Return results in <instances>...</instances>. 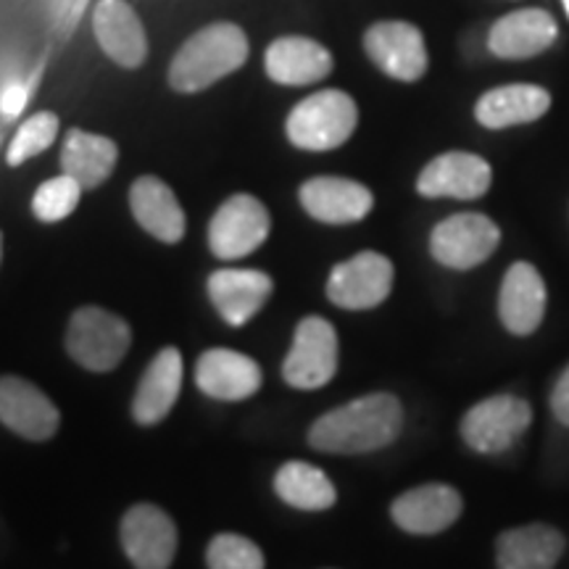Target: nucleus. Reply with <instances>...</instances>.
<instances>
[{"label":"nucleus","mask_w":569,"mask_h":569,"mask_svg":"<svg viewBox=\"0 0 569 569\" xmlns=\"http://www.w3.org/2000/svg\"><path fill=\"white\" fill-rule=\"evenodd\" d=\"M272 296V277L259 269H219L209 277V298L224 322L240 327Z\"/></svg>","instance_id":"nucleus-21"},{"label":"nucleus","mask_w":569,"mask_h":569,"mask_svg":"<svg viewBox=\"0 0 569 569\" xmlns=\"http://www.w3.org/2000/svg\"><path fill=\"white\" fill-rule=\"evenodd\" d=\"M0 422L27 440H48L59 430L61 415L38 386L21 377H0Z\"/></svg>","instance_id":"nucleus-14"},{"label":"nucleus","mask_w":569,"mask_h":569,"mask_svg":"<svg viewBox=\"0 0 569 569\" xmlns=\"http://www.w3.org/2000/svg\"><path fill=\"white\" fill-rule=\"evenodd\" d=\"M359 124L356 101L343 90H319L290 111L284 132L301 151H336Z\"/></svg>","instance_id":"nucleus-3"},{"label":"nucleus","mask_w":569,"mask_h":569,"mask_svg":"<svg viewBox=\"0 0 569 569\" xmlns=\"http://www.w3.org/2000/svg\"><path fill=\"white\" fill-rule=\"evenodd\" d=\"M365 51L398 82H417L427 71L425 38L409 21H377L365 34Z\"/></svg>","instance_id":"nucleus-10"},{"label":"nucleus","mask_w":569,"mask_h":569,"mask_svg":"<svg viewBox=\"0 0 569 569\" xmlns=\"http://www.w3.org/2000/svg\"><path fill=\"white\" fill-rule=\"evenodd\" d=\"M56 134H59V117L51 111L34 113V117H30L19 127L17 138L11 140L9 153H6V161H9L11 167H21L27 159L42 153L46 148H51Z\"/></svg>","instance_id":"nucleus-29"},{"label":"nucleus","mask_w":569,"mask_h":569,"mask_svg":"<svg viewBox=\"0 0 569 569\" xmlns=\"http://www.w3.org/2000/svg\"><path fill=\"white\" fill-rule=\"evenodd\" d=\"M206 565L209 569H264V553L253 540L222 532L209 543Z\"/></svg>","instance_id":"nucleus-30"},{"label":"nucleus","mask_w":569,"mask_h":569,"mask_svg":"<svg viewBox=\"0 0 569 569\" xmlns=\"http://www.w3.org/2000/svg\"><path fill=\"white\" fill-rule=\"evenodd\" d=\"M501 243V230L486 213H453L430 234V251L448 269H472L490 259Z\"/></svg>","instance_id":"nucleus-8"},{"label":"nucleus","mask_w":569,"mask_h":569,"mask_svg":"<svg viewBox=\"0 0 569 569\" xmlns=\"http://www.w3.org/2000/svg\"><path fill=\"white\" fill-rule=\"evenodd\" d=\"M82 184L74 177L61 174L42 182L32 198V211L40 222H61L80 206Z\"/></svg>","instance_id":"nucleus-28"},{"label":"nucleus","mask_w":569,"mask_h":569,"mask_svg":"<svg viewBox=\"0 0 569 569\" xmlns=\"http://www.w3.org/2000/svg\"><path fill=\"white\" fill-rule=\"evenodd\" d=\"M117 159V142L84 130H71L61 148L63 174L74 177L82 184V190H92L109 180Z\"/></svg>","instance_id":"nucleus-26"},{"label":"nucleus","mask_w":569,"mask_h":569,"mask_svg":"<svg viewBox=\"0 0 569 569\" xmlns=\"http://www.w3.org/2000/svg\"><path fill=\"white\" fill-rule=\"evenodd\" d=\"M132 332L122 317L98 306L74 311L67 332L69 356L90 372H111L130 351Z\"/></svg>","instance_id":"nucleus-4"},{"label":"nucleus","mask_w":569,"mask_h":569,"mask_svg":"<svg viewBox=\"0 0 569 569\" xmlns=\"http://www.w3.org/2000/svg\"><path fill=\"white\" fill-rule=\"evenodd\" d=\"M92 32L98 46L113 63L124 69H138L148 59L146 27L130 3L124 0H98L92 13Z\"/></svg>","instance_id":"nucleus-15"},{"label":"nucleus","mask_w":569,"mask_h":569,"mask_svg":"<svg viewBox=\"0 0 569 569\" xmlns=\"http://www.w3.org/2000/svg\"><path fill=\"white\" fill-rule=\"evenodd\" d=\"M27 106V88L24 84H9V88L3 90V96H0V111H3V117H19L21 109Z\"/></svg>","instance_id":"nucleus-32"},{"label":"nucleus","mask_w":569,"mask_h":569,"mask_svg":"<svg viewBox=\"0 0 569 569\" xmlns=\"http://www.w3.org/2000/svg\"><path fill=\"white\" fill-rule=\"evenodd\" d=\"M182 388V356L177 348H163L156 353L151 367L142 375L132 401V417L151 427L172 411Z\"/></svg>","instance_id":"nucleus-24"},{"label":"nucleus","mask_w":569,"mask_h":569,"mask_svg":"<svg viewBox=\"0 0 569 569\" xmlns=\"http://www.w3.org/2000/svg\"><path fill=\"white\" fill-rule=\"evenodd\" d=\"M130 209L134 222L161 243H177L184 234V211L177 196L159 177H140L130 188Z\"/></svg>","instance_id":"nucleus-22"},{"label":"nucleus","mask_w":569,"mask_h":569,"mask_svg":"<svg viewBox=\"0 0 569 569\" xmlns=\"http://www.w3.org/2000/svg\"><path fill=\"white\" fill-rule=\"evenodd\" d=\"M393 288V264L382 253L365 251L332 269L327 296L340 309L365 311L380 306Z\"/></svg>","instance_id":"nucleus-9"},{"label":"nucleus","mask_w":569,"mask_h":569,"mask_svg":"<svg viewBox=\"0 0 569 569\" xmlns=\"http://www.w3.org/2000/svg\"><path fill=\"white\" fill-rule=\"evenodd\" d=\"M338 372V332L322 317H306L298 325L293 348L282 365V377L298 390L327 386Z\"/></svg>","instance_id":"nucleus-6"},{"label":"nucleus","mask_w":569,"mask_h":569,"mask_svg":"<svg viewBox=\"0 0 569 569\" xmlns=\"http://www.w3.org/2000/svg\"><path fill=\"white\" fill-rule=\"evenodd\" d=\"M546 315V282L528 261H517L503 274L498 293V317L511 336H530Z\"/></svg>","instance_id":"nucleus-17"},{"label":"nucleus","mask_w":569,"mask_h":569,"mask_svg":"<svg viewBox=\"0 0 569 569\" xmlns=\"http://www.w3.org/2000/svg\"><path fill=\"white\" fill-rule=\"evenodd\" d=\"M532 422V407L511 393L490 396L475 403L461 419V438L478 453H501L525 436Z\"/></svg>","instance_id":"nucleus-5"},{"label":"nucleus","mask_w":569,"mask_h":569,"mask_svg":"<svg viewBox=\"0 0 569 569\" xmlns=\"http://www.w3.org/2000/svg\"><path fill=\"white\" fill-rule=\"evenodd\" d=\"M0 256H3V234H0Z\"/></svg>","instance_id":"nucleus-34"},{"label":"nucleus","mask_w":569,"mask_h":569,"mask_svg":"<svg viewBox=\"0 0 569 569\" xmlns=\"http://www.w3.org/2000/svg\"><path fill=\"white\" fill-rule=\"evenodd\" d=\"M332 67H336V61H332V53L327 51L322 42L298 38V34L277 38L264 56L269 80L288 84V88H303V84L325 80Z\"/></svg>","instance_id":"nucleus-19"},{"label":"nucleus","mask_w":569,"mask_h":569,"mask_svg":"<svg viewBox=\"0 0 569 569\" xmlns=\"http://www.w3.org/2000/svg\"><path fill=\"white\" fill-rule=\"evenodd\" d=\"M551 109L549 90L540 84H503L488 90L475 106V117L488 130L528 124Z\"/></svg>","instance_id":"nucleus-25"},{"label":"nucleus","mask_w":569,"mask_h":569,"mask_svg":"<svg viewBox=\"0 0 569 569\" xmlns=\"http://www.w3.org/2000/svg\"><path fill=\"white\" fill-rule=\"evenodd\" d=\"M122 546L134 569H169L177 553L172 517L153 503H138L122 519Z\"/></svg>","instance_id":"nucleus-11"},{"label":"nucleus","mask_w":569,"mask_h":569,"mask_svg":"<svg viewBox=\"0 0 569 569\" xmlns=\"http://www.w3.org/2000/svg\"><path fill=\"white\" fill-rule=\"evenodd\" d=\"M567 540L551 525H522L501 532L496 540L498 569H553Z\"/></svg>","instance_id":"nucleus-23"},{"label":"nucleus","mask_w":569,"mask_h":569,"mask_svg":"<svg viewBox=\"0 0 569 569\" xmlns=\"http://www.w3.org/2000/svg\"><path fill=\"white\" fill-rule=\"evenodd\" d=\"M561 6H565V11H567V17H569V0H561Z\"/></svg>","instance_id":"nucleus-33"},{"label":"nucleus","mask_w":569,"mask_h":569,"mask_svg":"<svg viewBox=\"0 0 569 569\" xmlns=\"http://www.w3.org/2000/svg\"><path fill=\"white\" fill-rule=\"evenodd\" d=\"M551 411L561 425L569 427V367L559 375L557 386L551 390Z\"/></svg>","instance_id":"nucleus-31"},{"label":"nucleus","mask_w":569,"mask_h":569,"mask_svg":"<svg viewBox=\"0 0 569 569\" xmlns=\"http://www.w3.org/2000/svg\"><path fill=\"white\" fill-rule=\"evenodd\" d=\"M401 401L390 393H369L327 411L311 425L309 443L325 453H369L393 443L401 432Z\"/></svg>","instance_id":"nucleus-1"},{"label":"nucleus","mask_w":569,"mask_h":569,"mask_svg":"<svg viewBox=\"0 0 569 569\" xmlns=\"http://www.w3.org/2000/svg\"><path fill=\"white\" fill-rule=\"evenodd\" d=\"M301 206L325 224L361 222L375 206L372 190L346 177H315L301 184Z\"/></svg>","instance_id":"nucleus-16"},{"label":"nucleus","mask_w":569,"mask_h":569,"mask_svg":"<svg viewBox=\"0 0 569 569\" xmlns=\"http://www.w3.org/2000/svg\"><path fill=\"white\" fill-rule=\"evenodd\" d=\"M196 382L217 401H243L261 388V369L251 356L230 348H211L198 359Z\"/></svg>","instance_id":"nucleus-20"},{"label":"nucleus","mask_w":569,"mask_h":569,"mask_svg":"<svg viewBox=\"0 0 569 569\" xmlns=\"http://www.w3.org/2000/svg\"><path fill=\"white\" fill-rule=\"evenodd\" d=\"M490 180H493V172L486 159L467 151H451L427 163L417 180V190L425 198L475 201L488 193Z\"/></svg>","instance_id":"nucleus-12"},{"label":"nucleus","mask_w":569,"mask_h":569,"mask_svg":"<svg viewBox=\"0 0 569 569\" xmlns=\"http://www.w3.org/2000/svg\"><path fill=\"white\" fill-rule=\"evenodd\" d=\"M559 38V24L549 11L522 9L490 27L488 48L498 59H532L549 51Z\"/></svg>","instance_id":"nucleus-18"},{"label":"nucleus","mask_w":569,"mask_h":569,"mask_svg":"<svg viewBox=\"0 0 569 569\" xmlns=\"http://www.w3.org/2000/svg\"><path fill=\"white\" fill-rule=\"evenodd\" d=\"M248 38L232 21H213L182 42L169 63V84L177 92H201L248 61Z\"/></svg>","instance_id":"nucleus-2"},{"label":"nucleus","mask_w":569,"mask_h":569,"mask_svg":"<svg viewBox=\"0 0 569 569\" xmlns=\"http://www.w3.org/2000/svg\"><path fill=\"white\" fill-rule=\"evenodd\" d=\"M274 490L288 507L301 511H325L338 501V490L322 469L306 461H288L274 478Z\"/></svg>","instance_id":"nucleus-27"},{"label":"nucleus","mask_w":569,"mask_h":569,"mask_svg":"<svg viewBox=\"0 0 569 569\" xmlns=\"http://www.w3.org/2000/svg\"><path fill=\"white\" fill-rule=\"evenodd\" d=\"M272 230L267 206L259 198L238 193L219 206L209 224V246L217 259H243L253 253Z\"/></svg>","instance_id":"nucleus-7"},{"label":"nucleus","mask_w":569,"mask_h":569,"mask_svg":"<svg viewBox=\"0 0 569 569\" xmlns=\"http://www.w3.org/2000/svg\"><path fill=\"white\" fill-rule=\"evenodd\" d=\"M465 501H461L459 490L443 482H430V486H419L398 496L390 507V517L401 530L411 536H436L451 528L461 517Z\"/></svg>","instance_id":"nucleus-13"}]
</instances>
